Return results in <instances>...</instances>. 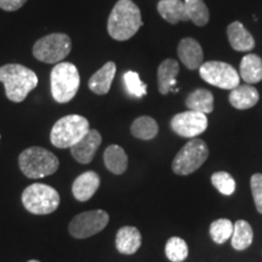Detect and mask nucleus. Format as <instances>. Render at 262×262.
<instances>
[{"instance_id": "obj_1", "label": "nucleus", "mask_w": 262, "mask_h": 262, "mask_svg": "<svg viewBox=\"0 0 262 262\" xmlns=\"http://www.w3.org/2000/svg\"><path fill=\"white\" fill-rule=\"evenodd\" d=\"M142 25L139 6L131 0H119L108 17L107 29L114 40L125 41L133 38Z\"/></svg>"}, {"instance_id": "obj_2", "label": "nucleus", "mask_w": 262, "mask_h": 262, "mask_svg": "<svg viewBox=\"0 0 262 262\" xmlns=\"http://www.w3.org/2000/svg\"><path fill=\"white\" fill-rule=\"evenodd\" d=\"M0 81L4 84L6 97L12 102H22L38 86L35 72L22 64L9 63L0 67Z\"/></svg>"}, {"instance_id": "obj_3", "label": "nucleus", "mask_w": 262, "mask_h": 262, "mask_svg": "<svg viewBox=\"0 0 262 262\" xmlns=\"http://www.w3.org/2000/svg\"><path fill=\"white\" fill-rule=\"evenodd\" d=\"M19 169L28 179H41L57 171L60 162L50 150L42 147H29L18 157Z\"/></svg>"}, {"instance_id": "obj_4", "label": "nucleus", "mask_w": 262, "mask_h": 262, "mask_svg": "<svg viewBox=\"0 0 262 262\" xmlns=\"http://www.w3.org/2000/svg\"><path fill=\"white\" fill-rule=\"evenodd\" d=\"M51 94L58 103H67L77 95L80 85L78 68L71 62H60L50 74Z\"/></svg>"}, {"instance_id": "obj_5", "label": "nucleus", "mask_w": 262, "mask_h": 262, "mask_svg": "<svg viewBox=\"0 0 262 262\" xmlns=\"http://www.w3.org/2000/svg\"><path fill=\"white\" fill-rule=\"evenodd\" d=\"M90 130L86 118L71 114L58 119L50 133L51 143L57 148H71Z\"/></svg>"}, {"instance_id": "obj_6", "label": "nucleus", "mask_w": 262, "mask_h": 262, "mask_svg": "<svg viewBox=\"0 0 262 262\" xmlns=\"http://www.w3.org/2000/svg\"><path fill=\"white\" fill-rule=\"evenodd\" d=\"M22 204L32 214L48 215L58 208L60 194L45 183H33L22 193Z\"/></svg>"}, {"instance_id": "obj_7", "label": "nucleus", "mask_w": 262, "mask_h": 262, "mask_svg": "<svg viewBox=\"0 0 262 262\" xmlns=\"http://www.w3.org/2000/svg\"><path fill=\"white\" fill-rule=\"evenodd\" d=\"M72 50V40L63 33H52L39 39L33 47V55L44 63H60Z\"/></svg>"}, {"instance_id": "obj_8", "label": "nucleus", "mask_w": 262, "mask_h": 262, "mask_svg": "<svg viewBox=\"0 0 262 262\" xmlns=\"http://www.w3.org/2000/svg\"><path fill=\"white\" fill-rule=\"evenodd\" d=\"M209 157V148L203 140L192 139L180 149L172 160V171L187 176L198 170Z\"/></svg>"}, {"instance_id": "obj_9", "label": "nucleus", "mask_w": 262, "mask_h": 262, "mask_svg": "<svg viewBox=\"0 0 262 262\" xmlns=\"http://www.w3.org/2000/svg\"><path fill=\"white\" fill-rule=\"evenodd\" d=\"M199 74L206 83L225 90H233L241 83V75L238 72L225 62H205L199 68Z\"/></svg>"}, {"instance_id": "obj_10", "label": "nucleus", "mask_w": 262, "mask_h": 262, "mask_svg": "<svg viewBox=\"0 0 262 262\" xmlns=\"http://www.w3.org/2000/svg\"><path fill=\"white\" fill-rule=\"evenodd\" d=\"M110 216L103 210H90L81 212L71 221L68 231L72 237L78 239L89 238L95 235L108 225Z\"/></svg>"}, {"instance_id": "obj_11", "label": "nucleus", "mask_w": 262, "mask_h": 262, "mask_svg": "<svg viewBox=\"0 0 262 262\" xmlns=\"http://www.w3.org/2000/svg\"><path fill=\"white\" fill-rule=\"evenodd\" d=\"M208 127V118L204 113L187 111L173 116L171 119V129L182 137L194 139L201 135Z\"/></svg>"}, {"instance_id": "obj_12", "label": "nucleus", "mask_w": 262, "mask_h": 262, "mask_svg": "<svg viewBox=\"0 0 262 262\" xmlns=\"http://www.w3.org/2000/svg\"><path fill=\"white\" fill-rule=\"evenodd\" d=\"M102 142V137L97 130L90 129L79 142L71 147L73 158L80 164H89L94 159L95 153Z\"/></svg>"}, {"instance_id": "obj_13", "label": "nucleus", "mask_w": 262, "mask_h": 262, "mask_svg": "<svg viewBox=\"0 0 262 262\" xmlns=\"http://www.w3.org/2000/svg\"><path fill=\"white\" fill-rule=\"evenodd\" d=\"M178 54L180 60L185 64V67L192 71L196 70V68H201L203 60H204L201 44L193 38H185L180 41Z\"/></svg>"}, {"instance_id": "obj_14", "label": "nucleus", "mask_w": 262, "mask_h": 262, "mask_svg": "<svg viewBox=\"0 0 262 262\" xmlns=\"http://www.w3.org/2000/svg\"><path fill=\"white\" fill-rule=\"evenodd\" d=\"M100 176L95 171H86L78 176L72 186L74 198L79 202H86L100 187Z\"/></svg>"}, {"instance_id": "obj_15", "label": "nucleus", "mask_w": 262, "mask_h": 262, "mask_svg": "<svg viewBox=\"0 0 262 262\" xmlns=\"http://www.w3.org/2000/svg\"><path fill=\"white\" fill-rule=\"evenodd\" d=\"M142 244V237L140 231L133 226H124L118 231L116 238L117 250L120 254H135Z\"/></svg>"}, {"instance_id": "obj_16", "label": "nucleus", "mask_w": 262, "mask_h": 262, "mask_svg": "<svg viewBox=\"0 0 262 262\" xmlns=\"http://www.w3.org/2000/svg\"><path fill=\"white\" fill-rule=\"evenodd\" d=\"M117 72V66L114 62H107L101 70L93 74L89 79V89L94 94L106 95L111 89V85Z\"/></svg>"}, {"instance_id": "obj_17", "label": "nucleus", "mask_w": 262, "mask_h": 262, "mask_svg": "<svg viewBox=\"0 0 262 262\" xmlns=\"http://www.w3.org/2000/svg\"><path fill=\"white\" fill-rule=\"evenodd\" d=\"M227 35L229 44L235 51H250L255 47L253 35L239 21L228 26Z\"/></svg>"}, {"instance_id": "obj_18", "label": "nucleus", "mask_w": 262, "mask_h": 262, "mask_svg": "<svg viewBox=\"0 0 262 262\" xmlns=\"http://www.w3.org/2000/svg\"><path fill=\"white\" fill-rule=\"evenodd\" d=\"M157 9L159 15L171 25H176L181 21H189L186 5L181 0H160Z\"/></svg>"}, {"instance_id": "obj_19", "label": "nucleus", "mask_w": 262, "mask_h": 262, "mask_svg": "<svg viewBox=\"0 0 262 262\" xmlns=\"http://www.w3.org/2000/svg\"><path fill=\"white\" fill-rule=\"evenodd\" d=\"M258 91L251 85H238L229 95V103L237 110H249L258 102Z\"/></svg>"}, {"instance_id": "obj_20", "label": "nucleus", "mask_w": 262, "mask_h": 262, "mask_svg": "<svg viewBox=\"0 0 262 262\" xmlns=\"http://www.w3.org/2000/svg\"><path fill=\"white\" fill-rule=\"evenodd\" d=\"M180 71L178 61L168 58L158 68V89L162 95H168L176 85V77Z\"/></svg>"}, {"instance_id": "obj_21", "label": "nucleus", "mask_w": 262, "mask_h": 262, "mask_svg": "<svg viewBox=\"0 0 262 262\" xmlns=\"http://www.w3.org/2000/svg\"><path fill=\"white\" fill-rule=\"evenodd\" d=\"M103 160L106 168L116 175H122L127 169V156L122 147L111 145L104 150Z\"/></svg>"}, {"instance_id": "obj_22", "label": "nucleus", "mask_w": 262, "mask_h": 262, "mask_svg": "<svg viewBox=\"0 0 262 262\" xmlns=\"http://www.w3.org/2000/svg\"><path fill=\"white\" fill-rule=\"evenodd\" d=\"M241 78L248 84H256L262 80V60L255 54H249L242 58Z\"/></svg>"}, {"instance_id": "obj_23", "label": "nucleus", "mask_w": 262, "mask_h": 262, "mask_svg": "<svg viewBox=\"0 0 262 262\" xmlns=\"http://www.w3.org/2000/svg\"><path fill=\"white\" fill-rule=\"evenodd\" d=\"M186 106L191 111L209 114L214 111V96L209 90L196 89L186 98Z\"/></svg>"}, {"instance_id": "obj_24", "label": "nucleus", "mask_w": 262, "mask_h": 262, "mask_svg": "<svg viewBox=\"0 0 262 262\" xmlns=\"http://www.w3.org/2000/svg\"><path fill=\"white\" fill-rule=\"evenodd\" d=\"M254 239V232L250 224L244 220H238L233 225V234L231 237V244L238 251L245 250L250 247Z\"/></svg>"}, {"instance_id": "obj_25", "label": "nucleus", "mask_w": 262, "mask_h": 262, "mask_svg": "<svg viewBox=\"0 0 262 262\" xmlns=\"http://www.w3.org/2000/svg\"><path fill=\"white\" fill-rule=\"evenodd\" d=\"M158 124L153 118L143 116L134 120L131 125V134L140 140H152L158 134Z\"/></svg>"}, {"instance_id": "obj_26", "label": "nucleus", "mask_w": 262, "mask_h": 262, "mask_svg": "<svg viewBox=\"0 0 262 262\" xmlns=\"http://www.w3.org/2000/svg\"><path fill=\"white\" fill-rule=\"evenodd\" d=\"M185 5L189 21L198 27H204L208 24L210 14L203 0H185Z\"/></svg>"}, {"instance_id": "obj_27", "label": "nucleus", "mask_w": 262, "mask_h": 262, "mask_svg": "<svg viewBox=\"0 0 262 262\" xmlns=\"http://www.w3.org/2000/svg\"><path fill=\"white\" fill-rule=\"evenodd\" d=\"M165 255L171 262H183L188 256L187 243L180 237H172L166 242Z\"/></svg>"}, {"instance_id": "obj_28", "label": "nucleus", "mask_w": 262, "mask_h": 262, "mask_svg": "<svg viewBox=\"0 0 262 262\" xmlns=\"http://www.w3.org/2000/svg\"><path fill=\"white\" fill-rule=\"evenodd\" d=\"M233 234V224L228 219H219L210 225V237L216 244H224Z\"/></svg>"}, {"instance_id": "obj_29", "label": "nucleus", "mask_w": 262, "mask_h": 262, "mask_svg": "<svg viewBox=\"0 0 262 262\" xmlns=\"http://www.w3.org/2000/svg\"><path fill=\"white\" fill-rule=\"evenodd\" d=\"M211 183L221 194L231 195L235 191V181L233 176L226 171H217L211 175Z\"/></svg>"}, {"instance_id": "obj_30", "label": "nucleus", "mask_w": 262, "mask_h": 262, "mask_svg": "<svg viewBox=\"0 0 262 262\" xmlns=\"http://www.w3.org/2000/svg\"><path fill=\"white\" fill-rule=\"evenodd\" d=\"M124 83H125L126 91L131 96L143 97L147 94V85L142 83L140 75L136 72L129 71L124 74Z\"/></svg>"}, {"instance_id": "obj_31", "label": "nucleus", "mask_w": 262, "mask_h": 262, "mask_svg": "<svg viewBox=\"0 0 262 262\" xmlns=\"http://www.w3.org/2000/svg\"><path fill=\"white\" fill-rule=\"evenodd\" d=\"M250 187L257 211L262 214V173H254L251 176Z\"/></svg>"}, {"instance_id": "obj_32", "label": "nucleus", "mask_w": 262, "mask_h": 262, "mask_svg": "<svg viewBox=\"0 0 262 262\" xmlns=\"http://www.w3.org/2000/svg\"><path fill=\"white\" fill-rule=\"evenodd\" d=\"M27 0H0V9L4 11H16L21 9Z\"/></svg>"}, {"instance_id": "obj_33", "label": "nucleus", "mask_w": 262, "mask_h": 262, "mask_svg": "<svg viewBox=\"0 0 262 262\" xmlns=\"http://www.w3.org/2000/svg\"><path fill=\"white\" fill-rule=\"evenodd\" d=\"M28 262H40V261H38V260H31V261H28Z\"/></svg>"}]
</instances>
